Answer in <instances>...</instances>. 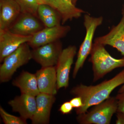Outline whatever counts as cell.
Wrapping results in <instances>:
<instances>
[{
  "instance_id": "6da1fadb",
  "label": "cell",
  "mask_w": 124,
  "mask_h": 124,
  "mask_svg": "<svg viewBox=\"0 0 124 124\" xmlns=\"http://www.w3.org/2000/svg\"><path fill=\"white\" fill-rule=\"evenodd\" d=\"M124 84V69L114 77L95 85H78L73 87L71 93L82 99L83 106L76 110L77 115L85 113L91 106L104 101L110 97L112 91Z\"/></svg>"
},
{
  "instance_id": "7a4b0ae2",
  "label": "cell",
  "mask_w": 124,
  "mask_h": 124,
  "mask_svg": "<svg viewBox=\"0 0 124 124\" xmlns=\"http://www.w3.org/2000/svg\"><path fill=\"white\" fill-rule=\"evenodd\" d=\"M89 61L93 66V81L96 82L114 69L124 67V57L117 59L112 57L103 45L94 42Z\"/></svg>"
},
{
  "instance_id": "3957f363",
  "label": "cell",
  "mask_w": 124,
  "mask_h": 124,
  "mask_svg": "<svg viewBox=\"0 0 124 124\" xmlns=\"http://www.w3.org/2000/svg\"><path fill=\"white\" fill-rule=\"evenodd\" d=\"M117 107L116 98L110 97L89 111L78 115L77 120L81 124H109L113 115L117 112Z\"/></svg>"
},
{
  "instance_id": "277c9868",
  "label": "cell",
  "mask_w": 124,
  "mask_h": 124,
  "mask_svg": "<svg viewBox=\"0 0 124 124\" xmlns=\"http://www.w3.org/2000/svg\"><path fill=\"white\" fill-rule=\"evenodd\" d=\"M30 47L27 43H24L5 58L0 67L1 82L8 81L19 68L32 59Z\"/></svg>"
},
{
  "instance_id": "5b68a950",
  "label": "cell",
  "mask_w": 124,
  "mask_h": 124,
  "mask_svg": "<svg viewBox=\"0 0 124 124\" xmlns=\"http://www.w3.org/2000/svg\"><path fill=\"white\" fill-rule=\"evenodd\" d=\"M103 21V18L102 17H94L88 14L85 15L84 23L86 29V35L78 54L77 60L72 73V77L74 79L76 77L79 70L84 66L86 58L90 54L95 30L102 24Z\"/></svg>"
},
{
  "instance_id": "8992f818",
  "label": "cell",
  "mask_w": 124,
  "mask_h": 124,
  "mask_svg": "<svg viewBox=\"0 0 124 124\" xmlns=\"http://www.w3.org/2000/svg\"><path fill=\"white\" fill-rule=\"evenodd\" d=\"M62 50V42L58 40L33 49L32 59L42 67L55 66Z\"/></svg>"
},
{
  "instance_id": "52a82bcc",
  "label": "cell",
  "mask_w": 124,
  "mask_h": 124,
  "mask_svg": "<svg viewBox=\"0 0 124 124\" xmlns=\"http://www.w3.org/2000/svg\"><path fill=\"white\" fill-rule=\"evenodd\" d=\"M77 48L75 46H69L63 49L55 66L58 90L69 86V74Z\"/></svg>"
},
{
  "instance_id": "ba28073f",
  "label": "cell",
  "mask_w": 124,
  "mask_h": 124,
  "mask_svg": "<svg viewBox=\"0 0 124 124\" xmlns=\"http://www.w3.org/2000/svg\"><path fill=\"white\" fill-rule=\"evenodd\" d=\"M70 30L69 26L61 24L51 27H46L32 36L27 43L31 48H35L60 40L65 37Z\"/></svg>"
},
{
  "instance_id": "9c48e42d",
  "label": "cell",
  "mask_w": 124,
  "mask_h": 124,
  "mask_svg": "<svg viewBox=\"0 0 124 124\" xmlns=\"http://www.w3.org/2000/svg\"><path fill=\"white\" fill-rule=\"evenodd\" d=\"M46 27L38 16L21 13L9 30L11 32L24 36H32Z\"/></svg>"
},
{
  "instance_id": "30bf717a",
  "label": "cell",
  "mask_w": 124,
  "mask_h": 124,
  "mask_svg": "<svg viewBox=\"0 0 124 124\" xmlns=\"http://www.w3.org/2000/svg\"><path fill=\"white\" fill-rule=\"evenodd\" d=\"M32 36L18 35L9 29L0 30V62L23 44L30 41Z\"/></svg>"
},
{
  "instance_id": "8fae6325",
  "label": "cell",
  "mask_w": 124,
  "mask_h": 124,
  "mask_svg": "<svg viewBox=\"0 0 124 124\" xmlns=\"http://www.w3.org/2000/svg\"><path fill=\"white\" fill-rule=\"evenodd\" d=\"M36 110L31 119L32 124H49L51 108L55 100L54 95L40 93L36 97Z\"/></svg>"
},
{
  "instance_id": "7c38bea8",
  "label": "cell",
  "mask_w": 124,
  "mask_h": 124,
  "mask_svg": "<svg viewBox=\"0 0 124 124\" xmlns=\"http://www.w3.org/2000/svg\"><path fill=\"white\" fill-rule=\"evenodd\" d=\"M35 74L40 93L55 95L58 90L55 66L42 67Z\"/></svg>"
},
{
  "instance_id": "4fadbf2b",
  "label": "cell",
  "mask_w": 124,
  "mask_h": 124,
  "mask_svg": "<svg viewBox=\"0 0 124 124\" xmlns=\"http://www.w3.org/2000/svg\"><path fill=\"white\" fill-rule=\"evenodd\" d=\"M14 112L19 113L20 116L26 120L31 119L37 108L36 97L22 93L8 103Z\"/></svg>"
},
{
  "instance_id": "5bb4252c",
  "label": "cell",
  "mask_w": 124,
  "mask_h": 124,
  "mask_svg": "<svg viewBox=\"0 0 124 124\" xmlns=\"http://www.w3.org/2000/svg\"><path fill=\"white\" fill-rule=\"evenodd\" d=\"M122 14V18L119 23L113 26L106 35L96 38L94 42L116 48L124 57V9Z\"/></svg>"
},
{
  "instance_id": "9a60e30c",
  "label": "cell",
  "mask_w": 124,
  "mask_h": 124,
  "mask_svg": "<svg viewBox=\"0 0 124 124\" xmlns=\"http://www.w3.org/2000/svg\"><path fill=\"white\" fill-rule=\"evenodd\" d=\"M21 13L15 0H0V30L9 29Z\"/></svg>"
},
{
  "instance_id": "2e32d148",
  "label": "cell",
  "mask_w": 124,
  "mask_h": 124,
  "mask_svg": "<svg viewBox=\"0 0 124 124\" xmlns=\"http://www.w3.org/2000/svg\"><path fill=\"white\" fill-rule=\"evenodd\" d=\"M40 4L48 5L59 13L62 17V25L69 20L79 18L85 11L81 9L67 4L64 0H38Z\"/></svg>"
},
{
  "instance_id": "e0dca14e",
  "label": "cell",
  "mask_w": 124,
  "mask_h": 124,
  "mask_svg": "<svg viewBox=\"0 0 124 124\" xmlns=\"http://www.w3.org/2000/svg\"><path fill=\"white\" fill-rule=\"evenodd\" d=\"M12 84L19 88L22 93L36 97L40 93L36 74L23 71L13 81Z\"/></svg>"
},
{
  "instance_id": "ac0fdd59",
  "label": "cell",
  "mask_w": 124,
  "mask_h": 124,
  "mask_svg": "<svg viewBox=\"0 0 124 124\" xmlns=\"http://www.w3.org/2000/svg\"><path fill=\"white\" fill-rule=\"evenodd\" d=\"M37 14L38 17L46 27L55 26L60 25L62 23V17L60 14L48 5H39Z\"/></svg>"
},
{
  "instance_id": "d6986e66",
  "label": "cell",
  "mask_w": 124,
  "mask_h": 124,
  "mask_svg": "<svg viewBox=\"0 0 124 124\" xmlns=\"http://www.w3.org/2000/svg\"><path fill=\"white\" fill-rule=\"evenodd\" d=\"M20 7L21 13H27L38 16L37 11L40 5L38 0H15Z\"/></svg>"
},
{
  "instance_id": "ffe728a7",
  "label": "cell",
  "mask_w": 124,
  "mask_h": 124,
  "mask_svg": "<svg viewBox=\"0 0 124 124\" xmlns=\"http://www.w3.org/2000/svg\"><path fill=\"white\" fill-rule=\"evenodd\" d=\"M0 115L3 122L5 124H27V120L20 116L9 114L2 107H0Z\"/></svg>"
},
{
  "instance_id": "44dd1931",
  "label": "cell",
  "mask_w": 124,
  "mask_h": 124,
  "mask_svg": "<svg viewBox=\"0 0 124 124\" xmlns=\"http://www.w3.org/2000/svg\"><path fill=\"white\" fill-rule=\"evenodd\" d=\"M73 108L70 101L64 102L60 106L59 111L63 115H68L71 113Z\"/></svg>"
},
{
  "instance_id": "7402d4cb",
  "label": "cell",
  "mask_w": 124,
  "mask_h": 124,
  "mask_svg": "<svg viewBox=\"0 0 124 124\" xmlns=\"http://www.w3.org/2000/svg\"><path fill=\"white\" fill-rule=\"evenodd\" d=\"M116 98L117 100L118 105L117 112L124 113V92L118 93Z\"/></svg>"
},
{
  "instance_id": "603a6c76",
  "label": "cell",
  "mask_w": 124,
  "mask_h": 124,
  "mask_svg": "<svg viewBox=\"0 0 124 124\" xmlns=\"http://www.w3.org/2000/svg\"><path fill=\"white\" fill-rule=\"evenodd\" d=\"M71 103L73 108H79L83 106V102L82 99L80 97H75L69 101Z\"/></svg>"
},
{
  "instance_id": "cb8c5ba5",
  "label": "cell",
  "mask_w": 124,
  "mask_h": 124,
  "mask_svg": "<svg viewBox=\"0 0 124 124\" xmlns=\"http://www.w3.org/2000/svg\"><path fill=\"white\" fill-rule=\"evenodd\" d=\"M116 124H124V113L121 112H117Z\"/></svg>"
},
{
  "instance_id": "d4e9b609",
  "label": "cell",
  "mask_w": 124,
  "mask_h": 124,
  "mask_svg": "<svg viewBox=\"0 0 124 124\" xmlns=\"http://www.w3.org/2000/svg\"><path fill=\"white\" fill-rule=\"evenodd\" d=\"M64 1H65L67 4H68V5H70L71 6H75L72 3V0H64Z\"/></svg>"
},
{
  "instance_id": "484cf974",
  "label": "cell",
  "mask_w": 124,
  "mask_h": 124,
  "mask_svg": "<svg viewBox=\"0 0 124 124\" xmlns=\"http://www.w3.org/2000/svg\"><path fill=\"white\" fill-rule=\"evenodd\" d=\"M124 92V84L123 86L119 89L118 93H123Z\"/></svg>"
},
{
  "instance_id": "4316f807",
  "label": "cell",
  "mask_w": 124,
  "mask_h": 124,
  "mask_svg": "<svg viewBox=\"0 0 124 124\" xmlns=\"http://www.w3.org/2000/svg\"><path fill=\"white\" fill-rule=\"evenodd\" d=\"M78 0H72V1L73 4L76 6V4Z\"/></svg>"
}]
</instances>
